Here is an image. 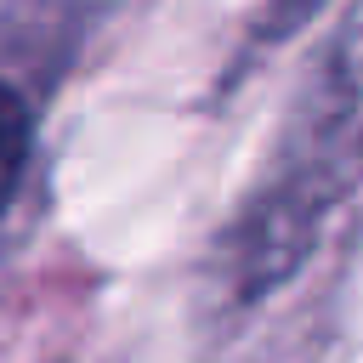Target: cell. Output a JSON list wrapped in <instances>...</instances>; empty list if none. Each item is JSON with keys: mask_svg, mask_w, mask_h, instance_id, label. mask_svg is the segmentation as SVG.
I'll list each match as a JSON object with an SVG mask.
<instances>
[{"mask_svg": "<svg viewBox=\"0 0 363 363\" xmlns=\"http://www.w3.org/2000/svg\"><path fill=\"white\" fill-rule=\"evenodd\" d=\"M28 153H34V108L23 102L17 85L0 79V216H6V204L28 170Z\"/></svg>", "mask_w": 363, "mask_h": 363, "instance_id": "cell-2", "label": "cell"}, {"mask_svg": "<svg viewBox=\"0 0 363 363\" xmlns=\"http://www.w3.org/2000/svg\"><path fill=\"white\" fill-rule=\"evenodd\" d=\"M363 182V6L329 34L301 79L261 182L227 227V272L244 301L278 289L318 244L323 221Z\"/></svg>", "mask_w": 363, "mask_h": 363, "instance_id": "cell-1", "label": "cell"}, {"mask_svg": "<svg viewBox=\"0 0 363 363\" xmlns=\"http://www.w3.org/2000/svg\"><path fill=\"white\" fill-rule=\"evenodd\" d=\"M329 0H267V17H261V40H289L301 34Z\"/></svg>", "mask_w": 363, "mask_h": 363, "instance_id": "cell-3", "label": "cell"}]
</instances>
